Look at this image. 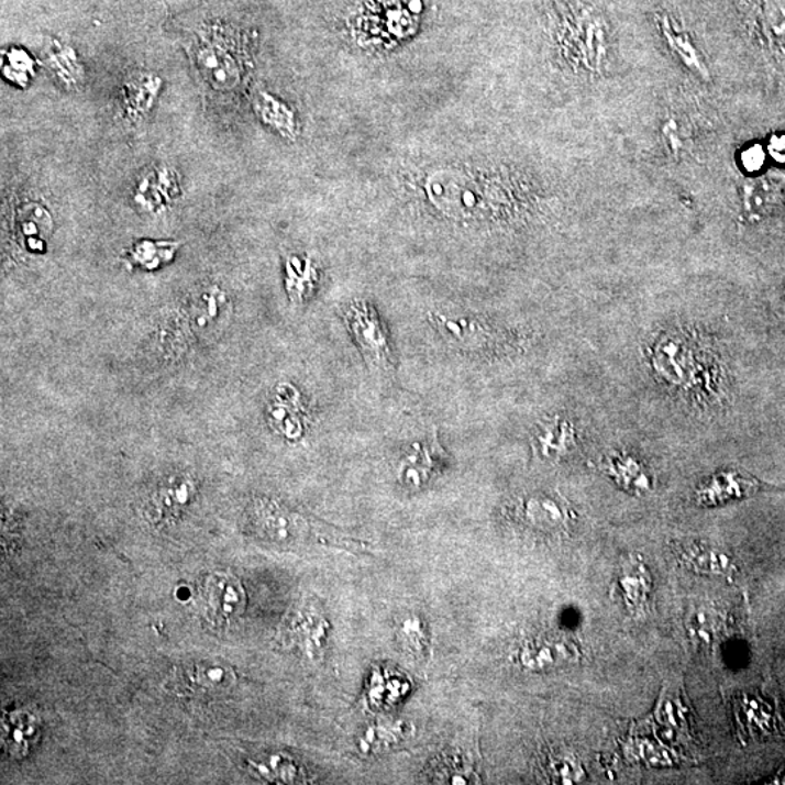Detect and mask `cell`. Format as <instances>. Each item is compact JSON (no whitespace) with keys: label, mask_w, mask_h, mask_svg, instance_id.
<instances>
[{"label":"cell","mask_w":785,"mask_h":785,"mask_svg":"<svg viewBox=\"0 0 785 785\" xmlns=\"http://www.w3.org/2000/svg\"><path fill=\"white\" fill-rule=\"evenodd\" d=\"M345 320L368 367L390 373L393 356L389 336L377 311L365 301H355L346 309Z\"/></svg>","instance_id":"6da1fadb"},{"label":"cell","mask_w":785,"mask_h":785,"mask_svg":"<svg viewBox=\"0 0 785 785\" xmlns=\"http://www.w3.org/2000/svg\"><path fill=\"white\" fill-rule=\"evenodd\" d=\"M261 531L265 539L274 541V543H303L311 541L313 537L322 541V543L341 545L344 549H354L355 552L364 549L365 545L358 541L342 539V537L320 535L314 534L309 523L301 520L300 517H292L290 513L279 511L277 507L264 508L261 511Z\"/></svg>","instance_id":"7a4b0ae2"},{"label":"cell","mask_w":785,"mask_h":785,"mask_svg":"<svg viewBox=\"0 0 785 785\" xmlns=\"http://www.w3.org/2000/svg\"><path fill=\"white\" fill-rule=\"evenodd\" d=\"M202 602L210 620L225 624L245 611L246 595L236 577L213 573L202 584Z\"/></svg>","instance_id":"3957f363"},{"label":"cell","mask_w":785,"mask_h":785,"mask_svg":"<svg viewBox=\"0 0 785 785\" xmlns=\"http://www.w3.org/2000/svg\"><path fill=\"white\" fill-rule=\"evenodd\" d=\"M681 338H665L653 352V367L671 385L688 387L696 378L699 363L694 350Z\"/></svg>","instance_id":"277c9868"},{"label":"cell","mask_w":785,"mask_h":785,"mask_svg":"<svg viewBox=\"0 0 785 785\" xmlns=\"http://www.w3.org/2000/svg\"><path fill=\"white\" fill-rule=\"evenodd\" d=\"M236 681L232 667L214 661L194 662L176 675V687L183 694L211 696L228 692Z\"/></svg>","instance_id":"5b68a950"},{"label":"cell","mask_w":785,"mask_h":785,"mask_svg":"<svg viewBox=\"0 0 785 785\" xmlns=\"http://www.w3.org/2000/svg\"><path fill=\"white\" fill-rule=\"evenodd\" d=\"M180 176L169 166H156L144 173L134 189V202L144 211H161L180 196Z\"/></svg>","instance_id":"8992f818"},{"label":"cell","mask_w":785,"mask_h":785,"mask_svg":"<svg viewBox=\"0 0 785 785\" xmlns=\"http://www.w3.org/2000/svg\"><path fill=\"white\" fill-rule=\"evenodd\" d=\"M518 516L537 531L559 532L567 530L572 513L565 499L556 495L537 494L521 500Z\"/></svg>","instance_id":"52a82bcc"},{"label":"cell","mask_w":785,"mask_h":785,"mask_svg":"<svg viewBox=\"0 0 785 785\" xmlns=\"http://www.w3.org/2000/svg\"><path fill=\"white\" fill-rule=\"evenodd\" d=\"M162 79L148 71H135L124 79L120 89V108L125 119L137 123L146 119L159 98Z\"/></svg>","instance_id":"ba28073f"},{"label":"cell","mask_w":785,"mask_h":785,"mask_svg":"<svg viewBox=\"0 0 785 785\" xmlns=\"http://www.w3.org/2000/svg\"><path fill=\"white\" fill-rule=\"evenodd\" d=\"M785 201V178L782 175L752 176L742 189L743 213L753 221L765 219Z\"/></svg>","instance_id":"9c48e42d"},{"label":"cell","mask_w":785,"mask_h":785,"mask_svg":"<svg viewBox=\"0 0 785 785\" xmlns=\"http://www.w3.org/2000/svg\"><path fill=\"white\" fill-rule=\"evenodd\" d=\"M42 738L38 717L25 710L7 712L2 719V748L9 756L24 760Z\"/></svg>","instance_id":"30bf717a"},{"label":"cell","mask_w":785,"mask_h":785,"mask_svg":"<svg viewBox=\"0 0 785 785\" xmlns=\"http://www.w3.org/2000/svg\"><path fill=\"white\" fill-rule=\"evenodd\" d=\"M440 451L436 438L431 442L414 444L413 449L401 458L397 471L401 485L413 489L425 486L440 463Z\"/></svg>","instance_id":"8fae6325"},{"label":"cell","mask_w":785,"mask_h":785,"mask_svg":"<svg viewBox=\"0 0 785 785\" xmlns=\"http://www.w3.org/2000/svg\"><path fill=\"white\" fill-rule=\"evenodd\" d=\"M575 430L567 419L554 417L541 423L534 435V450L541 458L561 460L575 444Z\"/></svg>","instance_id":"7c38bea8"},{"label":"cell","mask_w":785,"mask_h":785,"mask_svg":"<svg viewBox=\"0 0 785 785\" xmlns=\"http://www.w3.org/2000/svg\"><path fill=\"white\" fill-rule=\"evenodd\" d=\"M44 66L65 89H78L85 82V67L78 53L69 45L57 42L45 49Z\"/></svg>","instance_id":"4fadbf2b"},{"label":"cell","mask_w":785,"mask_h":785,"mask_svg":"<svg viewBox=\"0 0 785 785\" xmlns=\"http://www.w3.org/2000/svg\"><path fill=\"white\" fill-rule=\"evenodd\" d=\"M606 472L631 494L642 495L651 490L652 479L643 464L630 454H616L608 458Z\"/></svg>","instance_id":"5bb4252c"},{"label":"cell","mask_w":785,"mask_h":785,"mask_svg":"<svg viewBox=\"0 0 785 785\" xmlns=\"http://www.w3.org/2000/svg\"><path fill=\"white\" fill-rule=\"evenodd\" d=\"M254 107L262 123L277 131L286 139H296V115L291 108L273 95L261 90L255 97Z\"/></svg>","instance_id":"9a60e30c"},{"label":"cell","mask_w":785,"mask_h":785,"mask_svg":"<svg viewBox=\"0 0 785 785\" xmlns=\"http://www.w3.org/2000/svg\"><path fill=\"white\" fill-rule=\"evenodd\" d=\"M576 652V648L567 642H545L543 646L530 643L523 649L521 661L531 670H540V667L559 665V662L571 661Z\"/></svg>","instance_id":"2e32d148"},{"label":"cell","mask_w":785,"mask_h":785,"mask_svg":"<svg viewBox=\"0 0 785 785\" xmlns=\"http://www.w3.org/2000/svg\"><path fill=\"white\" fill-rule=\"evenodd\" d=\"M651 577L643 567L634 565L624 568L618 579V586H620L621 595L630 610L639 611L640 607L644 606L649 590H651Z\"/></svg>","instance_id":"e0dca14e"},{"label":"cell","mask_w":785,"mask_h":785,"mask_svg":"<svg viewBox=\"0 0 785 785\" xmlns=\"http://www.w3.org/2000/svg\"><path fill=\"white\" fill-rule=\"evenodd\" d=\"M224 53L223 49L207 48L206 52H201L200 66L214 84L229 87L236 82L237 70L236 63L232 57H229V54Z\"/></svg>","instance_id":"ac0fdd59"},{"label":"cell","mask_w":785,"mask_h":785,"mask_svg":"<svg viewBox=\"0 0 785 785\" xmlns=\"http://www.w3.org/2000/svg\"><path fill=\"white\" fill-rule=\"evenodd\" d=\"M667 43H670L672 49L676 53V56L684 62V65L693 70L694 74L701 76V78L707 79L710 74H708L707 66L704 65L703 58L694 47L687 37L683 35L675 34L674 31H665Z\"/></svg>","instance_id":"d6986e66"},{"label":"cell","mask_w":785,"mask_h":785,"mask_svg":"<svg viewBox=\"0 0 785 785\" xmlns=\"http://www.w3.org/2000/svg\"><path fill=\"white\" fill-rule=\"evenodd\" d=\"M20 228L29 242H35L34 237L48 236L49 230H52V220L44 209L35 206L26 207L20 214Z\"/></svg>","instance_id":"ffe728a7"},{"label":"cell","mask_w":785,"mask_h":785,"mask_svg":"<svg viewBox=\"0 0 785 785\" xmlns=\"http://www.w3.org/2000/svg\"><path fill=\"white\" fill-rule=\"evenodd\" d=\"M738 161L744 174L756 176L761 175L762 170L765 169L770 157L764 144L752 143L742 148L741 153H739Z\"/></svg>","instance_id":"44dd1931"},{"label":"cell","mask_w":785,"mask_h":785,"mask_svg":"<svg viewBox=\"0 0 785 785\" xmlns=\"http://www.w3.org/2000/svg\"><path fill=\"white\" fill-rule=\"evenodd\" d=\"M766 30L771 42L785 52V3H770L766 9Z\"/></svg>","instance_id":"7402d4cb"},{"label":"cell","mask_w":785,"mask_h":785,"mask_svg":"<svg viewBox=\"0 0 785 785\" xmlns=\"http://www.w3.org/2000/svg\"><path fill=\"white\" fill-rule=\"evenodd\" d=\"M7 63H4V75L9 79L15 80L16 84L24 85L29 82V76L33 75L34 63L31 57L26 56L24 52H11L7 56Z\"/></svg>","instance_id":"603a6c76"},{"label":"cell","mask_w":785,"mask_h":785,"mask_svg":"<svg viewBox=\"0 0 785 785\" xmlns=\"http://www.w3.org/2000/svg\"><path fill=\"white\" fill-rule=\"evenodd\" d=\"M401 634H405L406 644L417 654H425L428 649V638L423 633L421 622L417 618L408 620L401 626Z\"/></svg>","instance_id":"cb8c5ba5"},{"label":"cell","mask_w":785,"mask_h":785,"mask_svg":"<svg viewBox=\"0 0 785 785\" xmlns=\"http://www.w3.org/2000/svg\"><path fill=\"white\" fill-rule=\"evenodd\" d=\"M765 147L766 152H769L770 161L780 166H785V133L771 135Z\"/></svg>","instance_id":"d4e9b609"},{"label":"cell","mask_w":785,"mask_h":785,"mask_svg":"<svg viewBox=\"0 0 785 785\" xmlns=\"http://www.w3.org/2000/svg\"><path fill=\"white\" fill-rule=\"evenodd\" d=\"M784 301H785V292H784Z\"/></svg>","instance_id":"484cf974"}]
</instances>
